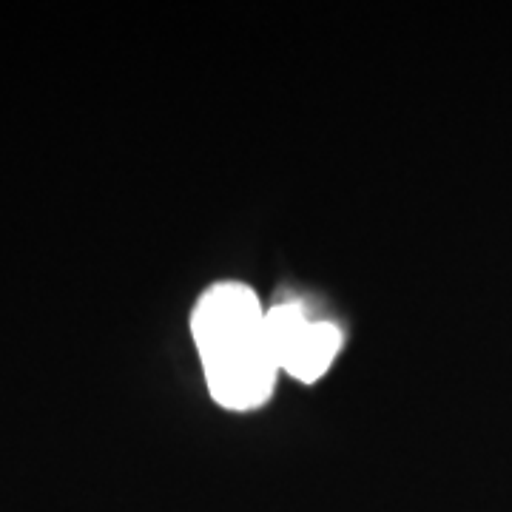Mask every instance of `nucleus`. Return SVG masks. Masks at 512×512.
Returning <instances> with one entry per match:
<instances>
[{
	"mask_svg": "<svg viewBox=\"0 0 512 512\" xmlns=\"http://www.w3.org/2000/svg\"><path fill=\"white\" fill-rule=\"evenodd\" d=\"M339 348H342V330L336 328L333 322H311L308 333L291 350V356L285 359L282 370L305 384L319 382L333 365Z\"/></svg>",
	"mask_w": 512,
	"mask_h": 512,
	"instance_id": "nucleus-2",
	"label": "nucleus"
},
{
	"mask_svg": "<svg viewBox=\"0 0 512 512\" xmlns=\"http://www.w3.org/2000/svg\"><path fill=\"white\" fill-rule=\"evenodd\" d=\"M265 308L254 288L220 282L202 293L191 330L200 350L205 384L228 410H254L271 399L282 370L265 333Z\"/></svg>",
	"mask_w": 512,
	"mask_h": 512,
	"instance_id": "nucleus-1",
	"label": "nucleus"
}]
</instances>
